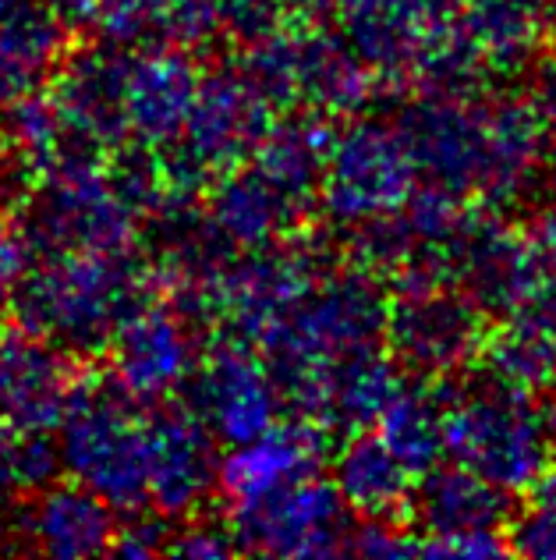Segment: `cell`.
Segmentation results:
<instances>
[{"label": "cell", "instance_id": "obj_1", "mask_svg": "<svg viewBox=\"0 0 556 560\" xmlns=\"http://www.w3.org/2000/svg\"><path fill=\"white\" fill-rule=\"evenodd\" d=\"M153 267L128 253L50 256L28 270L11 299L22 330L57 345L68 355L107 351L121 323L150 302Z\"/></svg>", "mask_w": 556, "mask_h": 560}, {"label": "cell", "instance_id": "obj_2", "mask_svg": "<svg viewBox=\"0 0 556 560\" xmlns=\"http://www.w3.org/2000/svg\"><path fill=\"white\" fill-rule=\"evenodd\" d=\"M114 380L79 376L57 425L64 471L114 511L150 508V422Z\"/></svg>", "mask_w": 556, "mask_h": 560}, {"label": "cell", "instance_id": "obj_3", "mask_svg": "<svg viewBox=\"0 0 556 560\" xmlns=\"http://www.w3.org/2000/svg\"><path fill=\"white\" fill-rule=\"evenodd\" d=\"M19 224L39 259L71 253H128L139 213L114 188L99 156L68 153L39 174L19 206Z\"/></svg>", "mask_w": 556, "mask_h": 560}, {"label": "cell", "instance_id": "obj_4", "mask_svg": "<svg viewBox=\"0 0 556 560\" xmlns=\"http://www.w3.org/2000/svg\"><path fill=\"white\" fill-rule=\"evenodd\" d=\"M238 65L276 110L305 107L327 117L365 110L383 82L341 33L316 28L281 25L273 36L248 43Z\"/></svg>", "mask_w": 556, "mask_h": 560}, {"label": "cell", "instance_id": "obj_5", "mask_svg": "<svg viewBox=\"0 0 556 560\" xmlns=\"http://www.w3.org/2000/svg\"><path fill=\"white\" fill-rule=\"evenodd\" d=\"M553 436L532 394L486 376L482 387L453 394L447 408V454L500 490H529L553 465Z\"/></svg>", "mask_w": 556, "mask_h": 560}, {"label": "cell", "instance_id": "obj_6", "mask_svg": "<svg viewBox=\"0 0 556 560\" xmlns=\"http://www.w3.org/2000/svg\"><path fill=\"white\" fill-rule=\"evenodd\" d=\"M418 188V167L401 128L379 117H358L333 136L319 206L341 228L398 213Z\"/></svg>", "mask_w": 556, "mask_h": 560}, {"label": "cell", "instance_id": "obj_7", "mask_svg": "<svg viewBox=\"0 0 556 560\" xmlns=\"http://www.w3.org/2000/svg\"><path fill=\"white\" fill-rule=\"evenodd\" d=\"M227 525L238 550L267 557H336L347 553L351 539L344 497L319 476H301L270 493L234 500Z\"/></svg>", "mask_w": 556, "mask_h": 560}, {"label": "cell", "instance_id": "obj_8", "mask_svg": "<svg viewBox=\"0 0 556 560\" xmlns=\"http://www.w3.org/2000/svg\"><path fill=\"white\" fill-rule=\"evenodd\" d=\"M486 308L458 284L404 288L387 305L393 359L426 380H443L475 362L486 345Z\"/></svg>", "mask_w": 556, "mask_h": 560}, {"label": "cell", "instance_id": "obj_9", "mask_svg": "<svg viewBox=\"0 0 556 560\" xmlns=\"http://www.w3.org/2000/svg\"><path fill=\"white\" fill-rule=\"evenodd\" d=\"M273 110L276 107L245 75L241 65L221 68L202 79L181 139L167 150L202 185H213L221 174L241 167L252 156L273 125Z\"/></svg>", "mask_w": 556, "mask_h": 560}, {"label": "cell", "instance_id": "obj_10", "mask_svg": "<svg viewBox=\"0 0 556 560\" xmlns=\"http://www.w3.org/2000/svg\"><path fill=\"white\" fill-rule=\"evenodd\" d=\"M401 136L418 174L458 196H478L489 178V107L426 93L401 114Z\"/></svg>", "mask_w": 556, "mask_h": 560}, {"label": "cell", "instance_id": "obj_11", "mask_svg": "<svg viewBox=\"0 0 556 560\" xmlns=\"http://www.w3.org/2000/svg\"><path fill=\"white\" fill-rule=\"evenodd\" d=\"M188 387H192V408L227 447L248 444L273 430L284 408L270 365L259 362L252 345L241 337L216 341Z\"/></svg>", "mask_w": 556, "mask_h": 560}, {"label": "cell", "instance_id": "obj_12", "mask_svg": "<svg viewBox=\"0 0 556 560\" xmlns=\"http://www.w3.org/2000/svg\"><path fill=\"white\" fill-rule=\"evenodd\" d=\"M128 61V54L107 43V47L68 54L57 65L50 79V96L57 114H61L68 153L107 156L121 150L125 139L131 136L125 107Z\"/></svg>", "mask_w": 556, "mask_h": 560}, {"label": "cell", "instance_id": "obj_13", "mask_svg": "<svg viewBox=\"0 0 556 560\" xmlns=\"http://www.w3.org/2000/svg\"><path fill=\"white\" fill-rule=\"evenodd\" d=\"M196 323L178 305L145 302L110 341V380L139 405H159L199 370Z\"/></svg>", "mask_w": 556, "mask_h": 560}, {"label": "cell", "instance_id": "obj_14", "mask_svg": "<svg viewBox=\"0 0 556 560\" xmlns=\"http://www.w3.org/2000/svg\"><path fill=\"white\" fill-rule=\"evenodd\" d=\"M336 33L379 79L412 75L461 0H330Z\"/></svg>", "mask_w": 556, "mask_h": 560}, {"label": "cell", "instance_id": "obj_15", "mask_svg": "<svg viewBox=\"0 0 556 560\" xmlns=\"http://www.w3.org/2000/svg\"><path fill=\"white\" fill-rule=\"evenodd\" d=\"M216 486L221 454L199 411L188 405L150 419V508L164 518H192Z\"/></svg>", "mask_w": 556, "mask_h": 560}, {"label": "cell", "instance_id": "obj_16", "mask_svg": "<svg viewBox=\"0 0 556 560\" xmlns=\"http://www.w3.org/2000/svg\"><path fill=\"white\" fill-rule=\"evenodd\" d=\"M79 376L68 351L22 327H0V422L11 430H57Z\"/></svg>", "mask_w": 556, "mask_h": 560}, {"label": "cell", "instance_id": "obj_17", "mask_svg": "<svg viewBox=\"0 0 556 560\" xmlns=\"http://www.w3.org/2000/svg\"><path fill=\"white\" fill-rule=\"evenodd\" d=\"M443 262L450 284L464 288L486 313H514L532 277L524 234L510 231L489 210L464 213Z\"/></svg>", "mask_w": 556, "mask_h": 560}, {"label": "cell", "instance_id": "obj_18", "mask_svg": "<svg viewBox=\"0 0 556 560\" xmlns=\"http://www.w3.org/2000/svg\"><path fill=\"white\" fill-rule=\"evenodd\" d=\"M22 547L57 560L104 557L114 547L117 518L104 497L82 482H50L14 514Z\"/></svg>", "mask_w": 556, "mask_h": 560}, {"label": "cell", "instance_id": "obj_19", "mask_svg": "<svg viewBox=\"0 0 556 560\" xmlns=\"http://www.w3.org/2000/svg\"><path fill=\"white\" fill-rule=\"evenodd\" d=\"M199 68L196 54L167 47V43H150V50L128 61V131L135 142L164 150L178 142L188 125V114L199 96Z\"/></svg>", "mask_w": 556, "mask_h": 560}, {"label": "cell", "instance_id": "obj_20", "mask_svg": "<svg viewBox=\"0 0 556 560\" xmlns=\"http://www.w3.org/2000/svg\"><path fill=\"white\" fill-rule=\"evenodd\" d=\"M312 210V202L295 199L262 171H256L248 160L210 185L206 202L210 224L216 228V234L230 248H241V253L281 245L298 228H305Z\"/></svg>", "mask_w": 556, "mask_h": 560}, {"label": "cell", "instance_id": "obj_21", "mask_svg": "<svg viewBox=\"0 0 556 560\" xmlns=\"http://www.w3.org/2000/svg\"><path fill=\"white\" fill-rule=\"evenodd\" d=\"M71 33L61 0H0V107L43 90Z\"/></svg>", "mask_w": 556, "mask_h": 560}, {"label": "cell", "instance_id": "obj_22", "mask_svg": "<svg viewBox=\"0 0 556 560\" xmlns=\"http://www.w3.org/2000/svg\"><path fill=\"white\" fill-rule=\"evenodd\" d=\"M412 514L426 536L422 542H450L478 533H504L510 522L507 490L453 462L426 471L412 493Z\"/></svg>", "mask_w": 556, "mask_h": 560}, {"label": "cell", "instance_id": "obj_23", "mask_svg": "<svg viewBox=\"0 0 556 560\" xmlns=\"http://www.w3.org/2000/svg\"><path fill=\"white\" fill-rule=\"evenodd\" d=\"M327 454V425L312 419H295L273 425L248 444H234L221 458V486L234 500L270 493L291 479L316 476Z\"/></svg>", "mask_w": 556, "mask_h": 560}, {"label": "cell", "instance_id": "obj_24", "mask_svg": "<svg viewBox=\"0 0 556 560\" xmlns=\"http://www.w3.org/2000/svg\"><path fill=\"white\" fill-rule=\"evenodd\" d=\"M553 0H461L453 25L468 39L489 75H518L549 33Z\"/></svg>", "mask_w": 556, "mask_h": 560}, {"label": "cell", "instance_id": "obj_25", "mask_svg": "<svg viewBox=\"0 0 556 560\" xmlns=\"http://www.w3.org/2000/svg\"><path fill=\"white\" fill-rule=\"evenodd\" d=\"M333 486L344 497L347 511L362 514V518H393L412 504L415 476L383 444V436L358 430L336 451Z\"/></svg>", "mask_w": 556, "mask_h": 560}, {"label": "cell", "instance_id": "obj_26", "mask_svg": "<svg viewBox=\"0 0 556 560\" xmlns=\"http://www.w3.org/2000/svg\"><path fill=\"white\" fill-rule=\"evenodd\" d=\"M458 387L443 380H426L418 387H401V394L387 405V411L376 422V433L383 444L398 454L404 468L415 479L433 471L447 458V408Z\"/></svg>", "mask_w": 556, "mask_h": 560}, {"label": "cell", "instance_id": "obj_27", "mask_svg": "<svg viewBox=\"0 0 556 560\" xmlns=\"http://www.w3.org/2000/svg\"><path fill=\"white\" fill-rule=\"evenodd\" d=\"M404 373L398 359H387L383 351H362L351 355L330 373V397H327V419L323 425L358 433L369 430L387 411V405L401 394Z\"/></svg>", "mask_w": 556, "mask_h": 560}, {"label": "cell", "instance_id": "obj_28", "mask_svg": "<svg viewBox=\"0 0 556 560\" xmlns=\"http://www.w3.org/2000/svg\"><path fill=\"white\" fill-rule=\"evenodd\" d=\"M478 359L489 380L535 397L539 390H549L556 380V330L524 316H510L507 327L486 337Z\"/></svg>", "mask_w": 556, "mask_h": 560}, {"label": "cell", "instance_id": "obj_29", "mask_svg": "<svg viewBox=\"0 0 556 560\" xmlns=\"http://www.w3.org/2000/svg\"><path fill=\"white\" fill-rule=\"evenodd\" d=\"M61 8L75 33H93L114 47H150L167 0H61Z\"/></svg>", "mask_w": 556, "mask_h": 560}, {"label": "cell", "instance_id": "obj_30", "mask_svg": "<svg viewBox=\"0 0 556 560\" xmlns=\"http://www.w3.org/2000/svg\"><path fill=\"white\" fill-rule=\"evenodd\" d=\"M4 131H8L11 150L25 156L28 164H36L39 171H47L61 156H68L64 125H61V114L54 107L50 90H36V93L8 103Z\"/></svg>", "mask_w": 556, "mask_h": 560}, {"label": "cell", "instance_id": "obj_31", "mask_svg": "<svg viewBox=\"0 0 556 560\" xmlns=\"http://www.w3.org/2000/svg\"><path fill=\"white\" fill-rule=\"evenodd\" d=\"M524 248H529V288L524 299L510 316H524L532 323L556 330V206H546L524 231Z\"/></svg>", "mask_w": 556, "mask_h": 560}, {"label": "cell", "instance_id": "obj_32", "mask_svg": "<svg viewBox=\"0 0 556 560\" xmlns=\"http://www.w3.org/2000/svg\"><path fill=\"white\" fill-rule=\"evenodd\" d=\"M524 493L521 511L507 522V547L529 560H556V468L549 465Z\"/></svg>", "mask_w": 556, "mask_h": 560}, {"label": "cell", "instance_id": "obj_33", "mask_svg": "<svg viewBox=\"0 0 556 560\" xmlns=\"http://www.w3.org/2000/svg\"><path fill=\"white\" fill-rule=\"evenodd\" d=\"M221 33H224L221 0H167L156 43H167V47H178L188 54H202L221 39Z\"/></svg>", "mask_w": 556, "mask_h": 560}, {"label": "cell", "instance_id": "obj_34", "mask_svg": "<svg viewBox=\"0 0 556 560\" xmlns=\"http://www.w3.org/2000/svg\"><path fill=\"white\" fill-rule=\"evenodd\" d=\"M170 518H164L159 511L153 508H139V511H128V522L117 525V536H114V547L110 553L117 557H131V560H145V557H159L167 553L170 547Z\"/></svg>", "mask_w": 556, "mask_h": 560}, {"label": "cell", "instance_id": "obj_35", "mask_svg": "<svg viewBox=\"0 0 556 560\" xmlns=\"http://www.w3.org/2000/svg\"><path fill=\"white\" fill-rule=\"evenodd\" d=\"M422 539L412 533H401L393 518H365L362 525H351V539H347V553L358 557H418Z\"/></svg>", "mask_w": 556, "mask_h": 560}, {"label": "cell", "instance_id": "obj_36", "mask_svg": "<svg viewBox=\"0 0 556 560\" xmlns=\"http://www.w3.org/2000/svg\"><path fill=\"white\" fill-rule=\"evenodd\" d=\"M33 245H28L19 220H8L0 213V308H8L19 294L22 280L33 270Z\"/></svg>", "mask_w": 556, "mask_h": 560}, {"label": "cell", "instance_id": "obj_37", "mask_svg": "<svg viewBox=\"0 0 556 560\" xmlns=\"http://www.w3.org/2000/svg\"><path fill=\"white\" fill-rule=\"evenodd\" d=\"M224 8V33L238 43H259L281 28L284 14L273 0H221Z\"/></svg>", "mask_w": 556, "mask_h": 560}, {"label": "cell", "instance_id": "obj_38", "mask_svg": "<svg viewBox=\"0 0 556 560\" xmlns=\"http://www.w3.org/2000/svg\"><path fill=\"white\" fill-rule=\"evenodd\" d=\"M167 553L188 557V560H221V557L238 553V539H234L230 525L196 522V525H185L181 533L170 536Z\"/></svg>", "mask_w": 556, "mask_h": 560}, {"label": "cell", "instance_id": "obj_39", "mask_svg": "<svg viewBox=\"0 0 556 560\" xmlns=\"http://www.w3.org/2000/svg\"><path fill=\"white\" fill-rule=\"evenodd\" d=\"M25 493L22 479V433L0 422V514L11 511Z\"/></svg>", "mask_w": 556, "mask_h": 560}, {"label": "cell", "instance_id": "obj_40", "mask_svg": "<svg viewBox=\"0 0 556 560\" xmlns=\"http://www.w3.org/2000/svg\"><path fill=\"white\" fill-rule=\"evenodd\" d=\"M535 107V114L543 117V125L549 128V136L556 139V61H546L535 68L529 96H524Z\"/></svg>", "mask_w": 556, "mask_h": 560}, {"label": "cell", "instance_id": "obj_41", "mask_svg": "<svg viewBox=\"0 0 556 560\" xmlns=\"http://www.w3.org/2000/svg\"><path fill=\"white\" fill-rule=\"evenodd\" d=\"M276 8H281V14L284 19H295V22H309L312 14L319 11V8H327L330 0H273Z\"/></svg>", "mask_w": 556, "mask_h": 560}, {"label": "cell", "instance_id": "obj_42", "mask_svg": "<svg viewBox=\"0 0 556 560\" xmlns=\"http://www.w3.org/2000/svg\"><path fill=\"white\" fill-rule=\"evenodd\" d=\"M546 425H549V436H553V444H556V380H553V387H549V397H546Z\"/></svg>", "mask_w": 556, "mask_h": 560}, {"label": "cell", "instance_id": "obj_43", "mask_svg": "<svg viewBox=\"0 0 556 560\" xmlns=\"http://www.w3.org/2000/svg\"><path fill=\"white\" fill-rule=\"evenodd\" d=\"M8 153V131H4V114H0V156Z\"/></svg>", "mask_w": 556, "mask_h": 560}, {"label": "cell", "instance_id": "obj_44", "mask_svg": "<svg viewBox=\"0 0 556 560\" xmlns=\"http://www.w3.org/2000/svg\"><path fill=\"white\" fill-rule=\"evenodd\" d=\"M553 4H556V0H553Z\"/></svg>", "mask_w": 556, "mask_h": 560}]
</instances>
